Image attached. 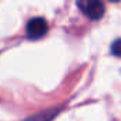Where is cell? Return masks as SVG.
Instances as JSON below:
<instances>
[{
	"mask_svg": "<svg viewBox=\"0 0 121 121\" xmlns=\"http://www.w3.org/2000/svg\"><path fill=\"white\" fill-rule=\"evenodd\" d=\"M77 6L91 20H98L104 14V4L97 0H80Z\"/></svg>",
	"mask_w": 121,
	"mask_h": 121,
	"instance_id": "6da1fadb",
	"label": "cell"
},
{
	"mask_svg": "<svg viewBox=\"0 0 121 121\" xmlns=\"http://www.w3.org/2000/svg\"><path fill=\"white\" fill-rule=\"evenodd\" d=\"M47 22L43 17H34L27 23L26 27V33L29 39H40L47 33Z\"/></svg>",
	"mask_w": 121,
	"mask_h": 121,
	"instance_id": "7a4b0ae2",
	"label": "cell"
},
{
	"mask_svg": "<svg viewBox=\"0 0 121 121\" xmlns=\"http://www.w3.org/2000/svg\"><path fill=\"white\" fill-rule=\"evenodd\" d=\"M58 112V108H51V110H46V111H41L39 114H34L29 118H26L24 121H51Z\"/></svg>",
	"mask_w": 121,
	"mask_h": 121,
	"instance_id": "3957f363",
	"label": "cell"
},
{
	"mask_svg": "<svg viewBox=\"0 0 121 121\" xmlns=\"http://www.w3.org/2000/svg\"><path fill=\"white\" fill-rule=\"evenodd\" d=\"M111 53H112L114 56H117V57H121V39H118V40H115V41L112 43V46H111Z\"/></svg>",
	"mask_w": 121,
	"mask_h": 121,
	"instance_id": "277c9868",
	"label": "cell"
}]
</instances>
